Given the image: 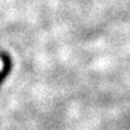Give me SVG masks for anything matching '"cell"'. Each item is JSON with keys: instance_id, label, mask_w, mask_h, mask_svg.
Listing matches in <instances>:
<instances>
[{"instance_id": "obj_1", "label": "cell", "mask_w": 130, "mask_h": 130, "mask_svg": "<svg viewBox=\"0 0 130 130\" xmlns=\"http://www.w3.org/2000/svg\"><path fill=\"white\" fill-rule=\"evenodd\" d=\"M1 69H3V61L0 60V70H1Z\"/></svg>"}]
</instances>
